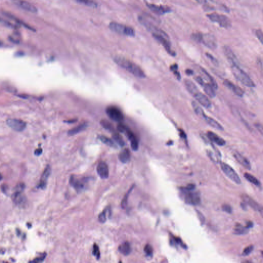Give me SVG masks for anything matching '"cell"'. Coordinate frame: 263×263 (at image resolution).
I'll list each match as a JSON object with an SVG mask.
<instances>
[{
  "instance_id": "obj_4",
  "label": "cell",
  "mask_w": 263,
  "mask_h": 263,
  "mask_svg": "<svg viewBox=\"0 0 263 263\" xmlns=\"http://www.w3.org/2000/svg\"><path fill=\"white\" fill-rule=\"evenodd\" d=\"M109 27L111 30L121 35H126L130 37H134L135 35V30L133 28L117 22H112L110 23Z\"/></svg>"
},
{
  "instance_id": "obj_3",
  "label": "cell",
  "mask_w": 263,
  "mask_h": 263,
  "mask_svg": "<svg viewBox=\"0 0 263 263\" xmlns=\"http://www.w3.org/2000/svg\"><path fill=\"white\" fill-rule=\"evenodd\" d=\"M231 68L232 72L234 77L243 84L249 87H253L255 86L251 79L238 66V65L231 64Z\"/></svg>"
},
{
  "instance_id": "obj_36",
  "label": "cell",
  "mask_w": 263,
  "mask_h": 263,
  "mask_svg": "<svg viewBox=\"0 0 263 263\" xmlns=\"http://www.w3.org/2000/svg\"><path fill=\"white\" fill-rule=\"evenodd\" d=\"M133 187H134V186H132V187L128 190V192L126 193V194L125 196H124V199H122V202H121V207H122V208L123 209H124V208L126 207L127 203H128V196H129V194H130V192H131V191H132Z\"/></svg>"
},
{
  "instance_id": "obj_37",
  "label": "cell",
  "mask_w": 263,
  "mask_h": 263,
  "mask_svg": "<svg viewBox=\"0 0 263 263\" xmlns=\"http://www.w3.org/2000/svg\"><path fill=\"white\" fill-rule=\"evenodd\" d=\"M113 138L115 140L116 142L118 143V144H119L120 146H124V142L122 138L120 135H119L118 134H114L113 135Z\"/></svg>"
},
{
  "instance_id": "obj_22",
  "label": "cell",
  "mask_w": 263,
  "mask_h": 263,
  "mask_svg": "<svg viewBox=\"0 0 263 263\" xmlns=\"http://www.w3.org/2000/svg\"><path fill=\"white\" fill-rule=\"evenodd\" d=\"M184 85L186 87V89L191 95L194 96L199 92L198 87L193 82L189 79L184 80Z\"/></svg>"
},
{
  "instance_id": "obj_31",
  "label": "cell",
  "mask_w": 263,
  "mask_h": 263,
  "mask_svg": "<svg viewBox=\"0 0 263 263\" xmlns=\"http://www.w3.org/2000/svg\"><path fill=\"white\" fill-rule=\"evenodd\" d=\"M192 105L193 107L194 111L195 112L196 114L199 116L202 117V118H204V117L206 116V115H205V113L204 112L203 109L200 107V106L195 101L192 102Z\"/></svg>"
},
{
  "instance_id": "obj_59",
  "label": "cell",
  "mask_w": 263,
  "mask_h": 263,
  "mask_svg": "<svg viewBox=\"0 0 263 263\" xmlns=\"http://www.w3.org/2000/svg\"><path fill=\"white\" fill-rule=\"evenodd\" d=\"M256 128H258V130H260V132H261V134H262V133H263V132H262V126H261V125H260V124H257V125H256Z\"/></svg>"
},
{
  "instance_id": "obj_26",
  "label": "cell",
  "mask_w": 263,
  "mask_h": 263,
  "mask_svg": "<svg viewBox=\"0 0 263 263\" xmlns=\"http://www.w3.org/2000/svg\"><path fill=\"white\" fill-rule=\"evenodd\" d=\"M203 87H204V90L205 91V93L210 98H213L215 97L216 93L215 92V89L209 83H205Z\"/></svg>"
},
{
  "instance_id": "obj_13",
  "label": "cell",
  "mask_w": 263,
  "mask_h": 263,
  "mask_svg": "<svg viewBox=\"0 0 263 263\" xmlns=\"http://www.w3.org/2000/svg\"><path fill=\"white\" fill-rule=\"evenodd\" d=\"M12 199L16 205L20 206H24L27 201L25 196L23 193V191L16 190L12 195Z\"/></svg>"
},
{
  "instance_id": "obj_35",
  "label": "cell",
  "mask_w": 263,
  "mask_h": 263,
  "mask_svg": "<svg viewBox=\"0 0 263 263\" xmlns=\"http://www.w3.org/2000/svg\"><path fill=\"white\" fill-rule=\"evenodd\" d=\"M100 139L104 143L107 144L109 146L112 147H116V145L112 140L110 139L109 138L107 137L104 136H101Z\"/></svg>"
},
{
  "instance_id": "obj_46",
  "label": "cell",
  "mask_w": 263,
  "mask_h": 263,
  "mask_svg": "<svg viewBox=\"0 0 263 263\" xmlns=\"http://www.w3.org/2000/svg\"><path fill=\"white\" fill-rule=\"evenodd\" d=\"M10 39L12 41V42L18 43L20 41V37H19V35L16 33V34L12 35L11 36H10Z\"/></svg>"
},
{
  "instance_id": "obj_44",
  "label": "cell",
  "mask_w": 263,
  "mask_h": 263,
  "mask_svg": "<svg viewBox=\"0 0 263 263\" xmlns=\"http://www.w3.org/2000/svg\"><path fill=\"white\" fill-rule=\"evenodd\" d=\"M222 209L223 211L228 213H231L232 212V209L230 205L228 204H225L223 205L222 206Z\"/></svg>"
},
{
  "instance_id": "obj_55",
  "label": "cell",
  "mask_w": 263,
  "mask_h": 263,
  "mask_svg": "<svg viewBox=\"0 0 263 263\" xmlns=\"http://www.w3.org/2000/svg\"><path fill=\"white\" fill-rule=\"evenodd\" d=\"M177 69H178V65L177 64H174L171 66V70L173 72L177 70Z\"/></svg>"
},
{
  "instance_id": "obj_32",
  "label": "cell",
  "mask_w": 263,
  "mask_h": 263,
  "mask_svg": "<svg viewBox=\"0 0 263 263\" xmlns=\"http://www.w3.org/2000/svg\"><path fill=\"white\" fill-rule=\"evenodd\" d=\"M249 229L247 228L246 227H243V226L240 225V224H238L237 226H235V228L234 229V233L238 235H242V234H244L248 233Z\"/></svg>"
},
{
  "instance_id": "obj_49",
  "label": "cell",
  "mask_w": 263,
  "mask_h": 263,
  "mask_svg": "<svg viewBox=\"0 0 263 263\" xmlns=\"http://www.w3.org/2000/svg\"><path fill=\"white\" fill-rule=\"evenodd\" d=\"M196 212H197V215H198V218H199V221H200V223H202V225H203V224L204 223H205V217H204V215L202 214V213H200L199 211H196Z\"/></svg>"
},
{
  "instance_id": "obj_10",
  "label": "cell",
  "mask_w": 263,
  "mask_h": 263,
  "mask_svg": "<svg viewBox=\"0 0 263 263\" xmlns=\"http://www.w3.org/2000/svg\"><path fill=\"white\" fill-rule=\"evenodd\" d=\"M6 123L9 127L16 132L23 131L26 126L25 122L20 119L10 118L7 119Z\"/></svg>"
},
{
  "instance_id": "obj_5",
  "label": "cell",
  "mask_w": 263,
  "mask_h": 263,
  "mask_svg": "<svg viewBox=\"0 0 263 263\" xmlns=\"http://www.w3.org/2000/svg\"><path fill=\"white\" fill-rule=\"evenodd\" d=\"M207 16L212 22L219 24V25L221 27L230 28L232 25L230 19L223 14L212 13L208 14Z\"/></svg>"
},
{
  "instance_id": "obj_24",
  "label": "cell",
  "mask_w": 263,
  "mask_h": 263,
  "mask_svg": "<svg viewBox=\"0 0 263 263\" xmlns=\"http://www.w3.org/2000/svg\"><path fill=\"white\" fill-rule=\"evenodd\" d=\"M126 132L129 139L130 140L132 149L134 151H137L138 149V141L137 138L130 130L127 129Z\"/></svg>"
},
{
  "instance_id": "obj_43",
  "label": "cell",
  "mask_w": 263,
  "mask_h": 263,
  "mask_svg": "<svg viewBox=\"0 0 263 263\" xmlns=\"http://www.w3.org/2000/svg\"><path fill=\"white\" fill-rule=\"evenodd\" d=\"M76 1L80 3H82V4L89 5V6H94L96 5L95 3L92 0H76Z\"/></svg>"
},
{
  "instance_id": "obj_38",
  "label": "cell",
  "mask_w": 263,
  "mask_h": 263,
  "mask_svg": "<svg viewBox=\"0 0 263 263\" xmlns=\"http://www.w3.org/2000/svg\"><path fill=\"white\" fill-rule=\"evenodd\" d=\"M0 23L2 24L3 25L6 26L8 27H10V28H15V29L19 28V26H18L17 25H15L14 24L11 23L10 22L5 20H4V19L1 18H0Z\"/></svg>"
},
{
  "instance_id": "obj_42",
  "label": "cell",
  "mask_w": 263,
  "mask_h": 263,
  "mask_svg": "<svg viewBox=\"0 0 263 263\" xmlns=\"http://www.w3.org/2000/svg\"><path fill=\"white\" fill-rule=\"evenodd\" d=\"M254 249V246L253 245H250L249 246L246 247L245 249L244 250V251L243 252V255L244 256L248 255L249 254L251 253L252 251H253Z\"/></svg>"
},
{
  "instance_id": "obj_15",
  "label": "cell",
  "mask_w": 263,
  "mask_h": 263,
  "mask_svg": "<svg viewBox=\"0 0 263 263\" xmlns=\"http://www.w3.org/2000/svg\"><path fill=\"white\" fill-rule=\"evenodd\" d=\"M97 171L98 174L101 178L106 179L109 176V170L107 164L105 162H100L98 164Z\"/></svg>"
},
{
  "instance_id": "obj_19",
  "label": "cell",
  "mask_w": 263,
  "mask_h": 263,
  "mask_svg": "<svg viewBox=\"0 0 263 263\" xmlns=\"http://www.w3.org/2000/svg\"><path fill=\"white\" fill-rule=\"evenodd\" d=\"M194 97L195 98L196 100H197L198 102L199 103L200 105L203 106L204 107L207 108V109H209L211 107V103L210 102L209 99L205 95L201 93L200 92L197 94H196Z\"/></svg>"
},
{
  "instance_id": "obj_12",
  "label": "cell",
  "mask_w": 263,
  "mask_h": 263,
  "mask_svg": "<svg viewBox=\"0 0 263 263\" xmlns=\"http://www.w3.org/2000/svg\"><path fill=\"white\" fill-rule=\"evenodd\" d=\"M86 181L84 178H78L75 176L72 175L70 178V183L77 191H81L84 189Z\"/></svg>"
},
{
  "instance_id": "obj_57",
  "label": "cell",
  "mask_w": 263,
  "mask_h": 263,
  "mask_svg": "<svg viewBox=\"0 0 263 263\" xmlns=\"http://www.w3.org/2000/svg\"><path fill=\"white\" fill-rule=\"evenodd\" d=\"M180 136L182 138H186V134L184 133V131H182V130H180Z\"/></svg>"
},
{
  "instance_id": "obj_30",
  "label": "cell",
  "mask_w": 263,
  "mask_h": 263,
  "mask_svg": "<svg viewBox=\"0 0 263 263\" xmlns=\"http://www.w3.org/2000/svg\"><path fill=\"white\" fill-rule=\"evenodd\" d=\"M244 177L246 179L248 180L250 182H251L256 186H261V183L258 179L254 177L252 175L248 173H245L244 174Z\"/></svg>"
},
{
  "instance_id": "obj_61",
  "label": "cell",
  "mask_w": 263,
  "mask_h": 263,
  "mask_svg": "<svg viewBox=\"0 0 263 263\" xmlns=\"http://www.w3.org/2000/svg\"><path fill=\"white\" fill-rule=\"evenodd\" d=\"M2 45V43L0 41V46H1Z\"/></svg>"
},
{
  "instance_id": "obj_7",
  "label": "cell",
  "mask_w": 263,
  "mask_h": 263,
  "mask_svg": "<svg viewBox=\"0 0 263 263\" xmlns=\"http://www.w3.org/2000/svg\"><path fill=\"white\" fill-rule=\"evenodd\" d=\"M153 37L156 39L158 42H159L165 49L166 51L168 54H170L172 56H175L176 53L171 49V44L169 40V36L167 35L157 34V33H152Z\"/></svg>"
},
{
  "instance_id": "obj_62",
  "label": "cell",
  "mask_w": 263,
  "mask_h": 263,
  "mask_svg": "<svg viewBox=\"0 0 263 263\" xmlns=\"http://www.w3.org/2000/svg\"><path fill=\"white\" fill-rule=\"evenodd\" d=\"M14 1H19V0H14Z\"/></svg>"
},
{
  "instance_id": "obj_27",
  "label": "cell",
  "mask_w": 263,
  "mask_h": 263,
  "mask_svg": "<svg viewBox=\"0 0 263 263\" xmlns=\"http://www.w3.org/2000/svg\"><path fill=\"white\" fill-rule=\"evenodd\" d=\"M119 160L123 163H126L130 159V152L128 149H124L119 155Z\"/></svg>"
},
{
  "instance_id": "obj_8",
  "label": "cell",
  "mask_w": 263,
  "mask_h": 263,
  "mask_svg": "<svg viewBox=\"0 0 263 263\" xmlns=\"http://www.w3.org/2000/svg\"><path fill=\"white\" fill-rule=\"evenodd\" d=\"M220 165L223 170V173L228 176V177L232 180L233 182L238 184H241V180L239 176L238 175L237 173L233 170V168L228 165V164L225 163L223 162L220 163Z\"/></svg>"
},
{
  "instance_id": "obj_53",
  "label": "cell",
  "mask_w": 263,
  "mask_h": 263,
  "mask_svg": "<svg viewBox=\"0 0 263 263\" xmlns=\"http://www.w3.org/2000/svg\"><path fill=\"white\" fill-rule=\"evenodd\" d=\"M195 186L193 184H188L186 188H184V189H186V190H193L195 188Z\"/></svg>"
},
{
  "instance_id": "obj_29",
  "label": "cell",
  "mask_w": 263,
  "mask_h": 263,
  "mask_svg": "<svg viewBox=\"0 0 263 263\" xmlns=\"http://www.w3.org/2000/svg\"><path fill=\"white\" fill-rule=\"evenodd\" d=\"M200 70H202V72L205 74L206 77H207L208 79L209 80V81H210V84L213 87L214 89H217L218 86H217V82L215 81V80L212 78V76L203 68H200Z\"/></svg>"
},
{
  "instance_id": "obj_23",
  "label": "cell",
  "mask_w": 263,
  "mask_h": 263,
  "mask_svg": "<svg viewBox=\"0 0 263 263\" xmlns=\"http://www.w3.org/2000/svg\"><path fill=\"white\" fill-rule=\"evenodd\" d=\"M234 157H235L236 160L238 161L240 164L243 165L245 168H246L248 170L251 169V167L250 163L246 158H245V157L242 156L241 154H240L238 153H235L234 154Z\"/></svg>"
},
{
  "instance_id": "obj_17",
  "label": "cell",
  "mask_w": 263,
  "mask_h": 263,
  "mask_svg": "<svg viewBox=\"0 0 263 263\" xmlns=\"http://www.w3.org/2000/svg\"><path fill=\"white\" fill-rule=\"evenodd\" d=\"M223 51L231 64H238V59L229 47L225 46L223 47Z\"/></svg>"
},
{
  "instance_id": "obj_50",
  "label": "cell",
  "mask_w": 263,
  "mask_h": 263,
  "mask_svg": "<svg viewBox=\"0 0 263 263\" xmlns=\"http://www.w3.org/2000/svg\"><path fill=\"white\" fill-rule=\"evenodd\" d=\"M101 124L102 126L105 127V128L109 129V130H112V126L109 122H107V121H102L101 122Z\"/></svg>"
},
{
  "instance_id": "obj_33",
  "label": "cell",
  "mask_w": 263,
  "mask_h": 263,
  "mask_svg": "<svg viewBox=\"0 0 263 263\" xmlns=\"http://www.w3.org/2000/svg\"><path fill=\"white\" fill-rule=\"evenodd\" d=\"M4 14H5V15L6 16H8V17H9L10 18V19H12V20H14V21H16V22H17L18 23L20 24H21V25H22L24 26V27H25L26 28H28V29H30V30H34L33 28H33H32V27H31L30 26L28 25L27 24H26L25 23H24L23 21H21L20 20H19V19H18V18H16V16H13V15H12V14H9L8 12H7V13H4Z\"/></svg>"
},
{
  "instance_id": "obj_28",
  "label": "cell",
  "mask_w": 263,
  "mask_h": 263,
  "mask_svg": "<svg viewBox=\"0 0 263 263\" xmlns=\"http://www.w3.org/2000/svg\"><path fill=\"white\" fill-rule=\"evenodd\" d=\"M119 251L124 255H128L131 251V247L128 242H124L119 247Z\"/></svg>"
},
{
  "instance_id": "obj_60",
  "label": "cell",
  "mask_w": 263,
  "mask_h": 263,
  "mask_svg": "<svg viewBox=\"0 0 263 263\" xmlns=\"http://www.w3.org/2000/svg\"><path fill=\"white\" fill-rule=\"evenodd\" d=\"M2 178H3L2 175V174H1V173H0V180H2Z\"/></svg>"
},
{
  "instance_id": "obj_56",
  "label": "cell",
  "mask_w": 263,
  "mask_h": 263,
  "mask_svg": "<svg viewBox=\"0 0 263 263\" xmlns=\"http://www.w3.org/2000/svg\"><path fill=\"white\" fill-rule=\"evenodd\" d=\"M42 149H37V150H36L35 151V153L36 155H38H38H40V154L42 153Z\"/></svg>"
},
{
  "instance_id": "obj_39",
  "label": "cell",
  "mask_w": 263,
  "mask_h": 263,
  "mask_svg": "<svg viewBox=\"0 0 263 263\" xmlns=\"http://www.w3.org/2000/svg\"><path fill=\"white\" fill-rule=\"evenodd\" d=\"M107 210L105 209L102 212H101L99 214V215L98 217V219L100 223H104L107 221Z\"/></svg>"
},
{
  "instance_id": "obj_34",
  "label": "cell",
  "mask_w": 263,
  "mask_h": 263,
  "mask_svg": "<svg viewBox=\"0 0 263 263\" xmlns=\"http://www.w3.org/2000/svg\"><path fill=\"white\" fill-rule=\"evenodd\" d=\"M86 126H87L86 124H81V125H80L78 126H77V127L70 130L68 133L70 135H74V134L79 133L80 132H81L82 130H84L86 128Z\"/></svg>"
},
{
  "instance_id": "obj_52",
  "label": "cell",
  "mask_w": 263,
  "mask_h": 263,
  "mask_svg": "<svg viewBox=\"0 0 263 263\" xmlns=\"http://www.w3.org/2000/svg\"><path fill=\"white\" fill-rule=\"evenodd\" d=\"M118 130L121 132H126V127H125L124 125L122 124H119L118 126Z\"/></svg>"
},
{
  "instance_id": "obj_21",
  "label": "cell",
  "mask_w": 263,
  "mask_h": 263,
  "mask_svg": "<svg viewBox=\"0 0 263 263\" xmlns=\"http://www.w3.org/2000/svg\"><path fill=\"white\" fill-rule=\"evenodd\" d=\"M207 135L208 137L210 139L219 146H223L226 144V141H225V140L213 132H208Z\"/></svg>"
},
{
  "instance_id": "obj_9",
  "label": "cell",
  "mask_w": 263,
  "mask_h": 263,
  "mask_svg": "<svg viewBox=\"0 0 263 263\" xmlns=\"http://www.w3.org/2000/svg\"><path fill=\"white\" fill-rule=\"evenodd\" d=\"M106 112L108 116L114 121L119 122L122 121L124 119V115L121 110L116 107H109L107 109Z\"/></svg>"
},
{
  "instance_id": "obj_54",
  "label": "cell",
  "mask_w": 263,
  "mask_h": 263,
  "mask_svg": "<svg viewBox=\"0 0 263 263\" xmlns=\"http://www.w3.org/2000/svg\"><path fill=\"white\" fill-rule=\"evenodd\" d=\"M195 1H196L199 3L204 5L207 4L208 3V0H195Z\"/></svg>"
},
{
  "instance_id": "obj_1",
  "label": "cell",
  "mask_w": 263,
  "mask_h": 263,
  "mask_svg": "<svg viewBox=\"0 0 263 263\" xmlns=\"http://www.w3.org/2000/svg\"><path fill=\"white\" fill-rule=\"evenodd\" d=\"M114 60L117 65L126 70L136 77L140 78L146 77V74L141 68L133 62L119 56L114 57Z\"/></svg>"
},
{
  "instance_id": "obj_6",
  "label": "cell",
  "mask_w": 263,
  "mask_h": 263,
  "mask_svg": "<svg viewBox=\"0 0 263 263\" xmlns=\"http://www.w3.org/2000/svg\"><path fill=\"white\" fill-rule=\"evenodd\" d=\"M184 194V200L186 204L191 205H197L200 203L199 194L197 192H193L192 190H188L185 189H182Z\"/></svg>"
},
{
  "instance_id": "obj_11",
  "label": "cell",
  "mask_w": 263,
  "mask_h": 263,
  "mask_svg": "<svg viewBox=\"0 0 263 263\" xmlns=\"http://www.w3.org/2000/svg\"><path fill=\"white\" fill-rule=\"evenodd\" d=\"M147 6L152 12H154V13L159 15H163L171 12L170 7L166 6L156 5L152 4H148Z\"/></svg>"
},
{
  "instance_id": "obj_2",
  "label": "cell",
  "mask_w": 263,
  "mask_h": 263,
  "mask_svg": "<svg viewBox=\"0 0 263 263\" xmlns=\"http://www.w3.org/2000/svg\"><path fill=\"white\" fill-rule=\"evenodd\" d=\"M191 39L194 41L201 43L211 49H216L217 48V40L213 35L211 34H203V33H193L191 36Z\"/></svg>"
},
{
  "instance_id": "obj_20",
  "label": "cell",
  "mask_w": 263,
  "mask_h": 263,
  "mask_svg": "<svg viewBox=\"0 0 263 263\" xmlns=\"http://www.w3.org/2000/svg\"><path fill=\"white\" fill-rule=\"evenodd\" d=\"M16 4L19 5L20 7L22 8L24 10H26V11L31 12L32 13H36L37 12V8L35 7L34 5H32L31 3L22 0H19L16 1Z\"/></svg>"
},
{
  "instance_id": "obj_48",
  "label": "cell",
  "mask_w": 263,
  "mask_h": 263,
  "mask_svg": "<svg viewBox=\"0 0 263 263\" xmlns=\"http://www.w3.org/2000/svg\"><path fill=\"white\" fill-rule=\"evenodd\" d=\"M46 256V253L43 254H42L41 256H40V257H38V258H35L34 260H33V261H31V262H33V263H40V262H43V261L44 260Z\"/></svg>"
},
{
  "instance_id": "obj_25",
  "label": "cell",
  "mask_w": 263,
  "mask_h": 263,
  "mask_svg": "<svg viewBox=\"0 0 263 263\" xmlns=\"http://www.w3.org/2000/svg\"><path fill=\"white\" fill-rule=\"evenodd\" d=\"M203 119H205V121H206V122L208 124H209L210 126H211L212 128H216L218 130H223V127L220 124H219L218 122H217L215 119H213V118L207 116L206 115V116L204 117V118Z\"/></svg>"
},
{
  "instance_id": "obj_41",
  "label": "cell",
  "mask_w": 263,
  "mask_h": 263,
  "mask_svg": "<svg viewBox=\"0 0 263 263\" xmlns=\"http://www.w3.org/2000/svg\"><path fill=\"white\" fill-rule=\"evenodd\" d=\"M93 254L94 255H95L97 259H99V258H100V251H99V249L98 245L97 244L94 245Z\"/></svg>"
},
{
  "instance_id": "obj_45",
  "label": "cell",
  "mask_w": 263,
  "mask_h": 263,
  "mask_svg": "<svg viewBox=\"0 0 263 263\" xmlns=\"http://www.w3.org/2000/svg\"><path fill=\"white\" fill-rule=\"evenodd\" d=\"M255 34L259 41L261 42L262 44H263V35L262 31L261 29H258L256 30Z\"/></svg>"
},
{
  "instance_id": "obj_47",
  "label": "cell",
  "mask_w": 263,
  "mask_h": 263,
  "mask_svg": "<svg viewBox=\"0 0 263 263\" xmlns=\"http://www.w3.org/2000/svg\"><path fill=\"white\" fill-rule=\"evenodd\" d=\"M206 56H207L208 58L212 62L213 64L215 65H217L219 64V62H218L217 60L214 58L213 56H212L211 54H209V53H206Z\"/></svg>"
},
{
  "instance_id": "obj_40",
  "label": "cell",
  "mask_w": 263,
  "mask_h": 263,
  "mask_svg": "<svg viewBox=\"0 0 263 263\" xmlns=\"http://www.w3.org/2000/svg\"><path fill=\"white\" fill-rule=\"evenodd\" d=\"M144 251L148 256H152L153 254V249L150 245L147 244L145 246Z\"/></svg>"
},
{
  "instance_id": "obj_51",
  "label": "cell",
  "mask_w": 263,
  "mask_h": 263,
  "mask_svg": "<svg viewBox=\"0 0 263 263\" xmlns=\"http://www.w3.org/2000/svg\"><path fill=\"white\" fill-rule=\"evenodd\" d=\"M196 81L198 83V84H200V85L203 86L204 85V84H205V83L204 81V80L202 79V78L200 77H196L195 78Z\"/></svg>"
},
{
  "instance_id": "obj_14",
  "label": "cell",
  "mask_w": 263,
  "mask_h": 263,
  "mask_svg": "<svg viewBox=\"0 0 263 263\" xmlns=\"http://www.w3.org/2000/svg\"><path fill=\"white\" fill-rule=\"evenodd\" d=\"M223 84L227 88L230 89L231 91H232L235 95L239 97H243L244 94V92L239 86L233 84L231 82L229 81L228 80H225L223 81Z\"/></svg>"
},
{
  "instance_id": "obj_58",
  "label": "cell",
  "mask_w": 263,
  "mask_h": 263,
  "mask_svg": "<svg viewBox=\"0 0 263 263\" xmlns=\"http://www.w3.org/2000/svg\"><path fill=\"white\" fill-rule=\"evenodd\" d=\"M186 73L188 75H192L193 74V72L192 70H190V69H188L186 70Z\"/></svg>"
},
{
  "instance_id": "obj_18",
  "label": "cell",
  "mask_w": 263,
  "mask_h": 263,
  "mask_svg": "<svg viewBox=\"0 0 263 263\" xmlns=\"http://www.w3.org/2000/svg\"><path fill=\"white\" fill-rule=\"evenodd\" d=\"M51 173V168L49 165H47L46 168L45 169L44 171L41 176L40 183L38 186L39 188L42 189H45L46 188L47 181V179L49 178Z\"/></svg>"
},
{
  "instance_id": "obj_16",
  "label": "cell",
  "mask_w": 263,
  "mask_h": 263,
  "mask_svg": "<svg viewBox=\"0 0 263 263\" xmlns=\"http://www.w3.org/2000/svg\"><path fill=\"white\" fill-rule=\"evenodd\" d=\"M242 198L246 204L249 205V206H250L254 210L258 211H262V208L261 207V206L249 196L247 195L246 194H243Z\"/></svg>"
}]
</instances>
